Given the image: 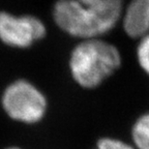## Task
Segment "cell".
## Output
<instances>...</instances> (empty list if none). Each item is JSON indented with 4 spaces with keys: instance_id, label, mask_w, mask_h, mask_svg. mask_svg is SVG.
<instances>
[{
    "instance_id": "cell-1",
    "label": "cell",
    "mask_w": 149,
    "mask_h": 149,
    "mask_svg": "<svg viewBox=\"0 0 149 149\" xmlns=\"http://www.w3.org/2000/svg\"><path fill=\"white\" fill-rule=\"evenodd\" d=\"M115 45L93 37L83 40L72 50L70 70L74 79L81 86L94 88L115 74L122 60Z\"/></svg>"
},
{
    "instance_id": "cell-2",
    "label": "cell",
    "mask_w": 149,
    "mask_h": 149,
    "mask_svg": "<svg viewBox=\"0 0 149 149\" xmlns=\"http://www.w3.org/2000/svg\"><path fill=\"white\" fill-rule=\"evenodd\" d=\"M52 18L63 32L82 40L100 37L115 28L79 0H55Z\"/></svg>"
},
{
    "instance_id": "cell-3",
    "label": "cell",
    "mask_w": 149,
    "mask_h": 149,
    "mask_svg": "<svg viewBox=\"0 0 149 149\" xmlns=\"http://www.w3.org/2000/svg\"><path fill=\"white\" fill-rule=\"evenodd\" d=\"M2 105L8 116L26 123L40 121L46 112L45 96L29 82L16 81L4 91Z\"/></svg>"
},
{
    "instance_id": "cell-4",
    "label": "cell",
    "mask_w": 149,
    "mask_h": 149,
    "mask_svg": "<svg viewBox=\"0 0 149 149\" xmlns=\"http://www.w3.org/2000/svg\"><path fill=\"white\" fill-rule=\"evenodd\" d=\"M46 34V24L36 16L0 10V40L7 46L28 48Z\"/></svg>"
},
{
    "instance_id": "cell-5",
    "label": "cell",
    "mask_w": 149,
    "mask_h": 149,
    "mask_svg": "<svg viewBox=\"0 0 149 149\" xmlns=\"http://www.w3.org/2000/svg\"><path fill=\"white\" fill-rule=\"evenodd\" d=\"M119 23L133 40L149 33V0H128L124 3Z\"/></svg>"
},
{
    "instance_id": "cell-6",
    "label": "cell",
    "mask_w": 149,
    "mask_h": 149,
    "mask_svg": "<svg viewBox=\"0 0 149 149\" xmlns=\"http://www.w3.org/2000/svg\"><path fill=\"white\" fill-rule=\"evenodd\" d=\"M130 136L136 149H149V111L142 113L136 119Z\"/></svg>"
},
{
    "instance_id": "cell-7",
    "label": "cell",
    "mask_w": 149,
    "mask_h": 149,
    "mask_svg": "<svg viewBox=\"0 0 149 149\" xmlns=\"http://www.w3.org/2000/svg\"><path fill=\"white\" fill-rule=\"evenodd\" d=\"M136 48V58L140 68L149 77V33L140 37Z\"/></svg>"
},
{
    "instance_id": "cell-8",
    "label": "cell",
    "mask_w": 149,
    "mask_h": 149,
    "mask_svg": "<svg viewBox=\"0 0 149 149\" xmlns=\"http://www.w3.org/2000/svg\"><path fill=\"white\" fill-rule=\"evenodd\" d=\"M95 149H136L133 144L115 138H104L97 142Z\"/></svg>"
},
{
    "instance_id": "cell-9",
    "label": "cell",
    "mask_w": 149,
    "mask_h": 149,
    "mask_svg": "<svg viewBox=\"0 0 149 149\" xmlns=\"http://www.w3.org/2000/svg\"><path fill=\"white\" fill-rule=\"evenodd\" d=\"M6 149H20V148H17V147H10V148H6Z\"/></svg>"
}]
</instances>
